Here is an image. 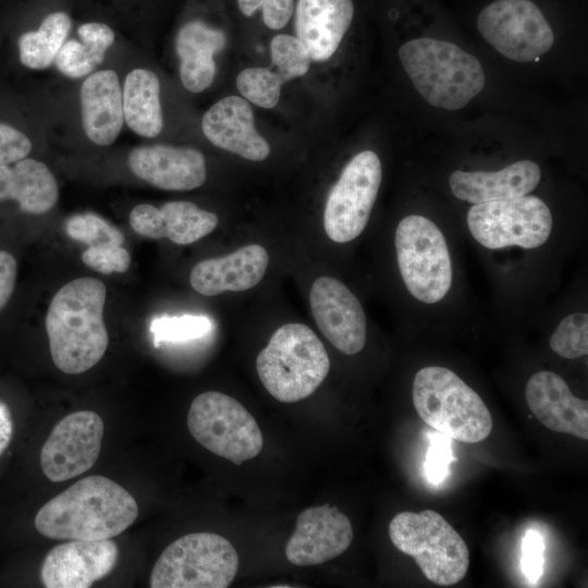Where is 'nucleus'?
I'll use <instances>...</instances> for the list:
<instances>
[{
  "label": "nucleus",
  "instance_id": "obj_1",
  "mask_svg": "<svg viewBox=\"0 0 588 588\" xmlns=\"http://www.w3.org/2000/svg\"><path fill=\"white\" fill-rule=\"evenodd\" d=\"M132 494L103 476L85 477L48 501L35 517L44 537L56 540L110 539L137 518Z\"/></svg>",
  "mask_w": 588,
  "mask_h": 588
},
{
  "label": "nucleus",
  "instance_id": "obj_2",
  "mask_svg": "<svg viewBox=\"0 0 588 588\" xmlns=\"http://www.w3.org/2000/svg\"><path fill=\"white\" fill-rule=\"evenodd\" d=\"M107 289L98 279L84 277L63 285L46 315V332L53 364L61 371L78 375L105 355L109 335L103 322Z\"/></svg>",
  "mask_w": 588,
  "mask_h": 588
},
{
  "label": "nucleus",
  "instance_id": "obj_3",
  "mask_svg": "<svg viewBox=\"0 0 588 588\" xmlns=\"http://www.w3.org/2000/svg\"><path fill=\"white\" fill-rule=\"evenodd\" d=\"M399 56L416 90L431 106L462 109L485 86L480 62L453 42L417 38L402 45Z\"/></svg>",
  "mask_w": 588,
  "mask_h": 588
},
{
  "label": "nucleus",
  "instance_id": "obj_4",
  "mask_svg": "<svg viewBox=\"0 0 588 588\" xmlns=\"http://www.w3.org/2000/svg\"><path fill=\"white\" fill-rule=\"evenodd\" d=\"M266 390L283 403L311 395L330 370L326 347L306 324L291 322L278 328L256 358Z\"/></svg>",
  "mask_w": 588,
  "mask_h": 588
},
{
  "label": "nucleus",
  "instance_id": "obj_5",
  "mask_svg": "<svg viewBox=\"0 0 588 588\" xmlns=\"http://www.w3.org/2000/svg\"><path fill=\"white\" fill-rule=\"evenodd\" d=\"M412 396L418 416L443 436L477 443L492 431V417L482 399L449 368L427 366L418 370Z\"/></svg>",
  "mask_w": 588,
  "mask_h": 588
},
{
  "label": "nucleus",
  "instance_id": "obj_6",
  "mask_svg": "<svg viewBox=\"0 0 588 588\" xmlns=\"http://www.w3.org/2000/svg\"><path fill=\"white\" fill-rule=\"evenodd\" d=\"M389 536L395 548L413 558L433 584H457L468 571L466 542L436 511L396 514L389 524Z\"/></svg>",
  "mask_w": 588,
  "mask_h": 588
},
{
  "label": "nucleus",
  "instance_id": "obj_7",
  "mask_svg": "<svg viewBox=\"0 0 588 588\" xmlns=\"http://www.w3.org/2000/svg\"><path fill=\"white\" fill-rule=\"evenodd\" d=\"M238 569L231 542L213 532L187 534L170 543L155 563L151 588H226Z\"/></svg>",
  "mask_w": 588,
  "mask_h": 588
},
{
  "label": "nucleus",
  "instance_id": "obj_8",
  "mask_svg": "<svg viewBox=\"0 0 588 588\" xmlns=\"http://www.w3.org/2000/svg\"><path fill=\"white\" fill-rule=\"evenodd\" d=\"M399 269L408 292L418 301H441L452 284V262L445 238L429 219L411 215L395 231Z\"/></svg>",
  "mask_w": 588,
  "mask_h": 588
},
{
  "label": "nucleus",
  "instance_id": "obj_9",
  "mask_svg": "<svg viewBox=\"0 0 588 588\" xmlns=\"http://www.w3.org/2000/svg\"><path fill=\"white\" fill-rule=\"evenodd\" d=\"M186 421L199 444L235 465L254 458L262 449L264 439L255 418L224 393L207 391L197 395Z\"/></svg>",
  "mask_w": 588,
  "mask_h": 588
},
{
  "label": "nucleus",
  "instance_id": "obj_10",
  "mask_svg": "<svg viewBox=\"0 0 588 588\" xmlns=\"http://www.w3.org/2000/svg\"><path fill=\"white\" fill-rule=\"evenodd\" d=\"M467 224L473 237L486 248H536L550 236L552 215L542 199L523 195L474 205Z\"/></svg>",
  "mask_w": 588,
  "mask_h": 588
},
{
  "label": "nucleus",
  "instance_id": "obj_11",
  "mask_svg": "<svg viewBox=\"0 0 588 588\" xmlns=\"http://www.w3.org/2000/svg\"><path fill=\"white\" fill-rule=\"evenodd\" d=\"M381 180V161L375 151L364 150L348 161L327 198L323 228L329 238L346 243L364 231Z\"/></svg>",
  "mask_w": 588,
  "mask_h": 588
},
{
  "label": "nucleus",
  "instance_id": "obj_12",
  "mask_svg": "<svg viewBox=\"0 0 588 588\" xmlns=\"http://www.w3.org/2000/svg\"><path fill=\"white\" fill-rule=\"evenodd\" d=\"M482 37L501 54L531 62L548 52L554 35L540 9L530 0H495L477 20Z\"/></svg>",
  "mask_w": 588,
  "mask_h": 588
},
{
  "label": "nucleus",
  "instance_id": "obj_13",
  "mask_svg": "<svg viewBox=\"0 0 588 588\" xmlns=\"http://www.w3.org/2000/svg\"><path fill=\"white\" fill-rule=\"evenodd\" d=\"M103 421L91 411L63 417L41 448L39 463L52 482L75 478L97 462L103 437Z\"/></svg>",
  "mask_w": 588,
  "mask_h": 588
},
{
  "label": "nucleus",
  "instance_id": "obj_14",
  "mask_svg": "<svg viewBox=\"0 0 588 588\" xmlns=\"http://www.w3.org/2000/svg\"><path fill=\"white\" fill-rule=\"evenodd\" d=\"M314 319L326 339L346 355L359 353L366 344V316L358 298L331 277L315 280L309 294Z\"/></svg>",
  "mask_w": 588,
  "mask_h": 588
},
{
  "label": "nucleus",
  "instance_id": "obj_15",
  "mask_svg": "<svg viewBox=\"0 0 588 588\" xmlns=\"http://www.w3.org/2000/svg\"><path fill=\"white\" fill-rule=\"evenodd\" d=\"M353 538L351 520L338 507H308L296 519L285 556L296 566L319 565L346 551Z\"/></svg>",
  "mask_w": 588,
  "mask_h": 588
},
{
  "label": "nucleus",
  "instance_id": "obj_16",
  "mask_svg": "<svg viewBox=\"0 0 588 588\" xmlns=\"http://www.w3.org/2000/svg\"><path fill=\"white\" fill-rule=\"evenodd\" d=\"M118 560L119 548L112 540H72L48 552L40 579L47 588H87L108 576Z\"/></svg>",
  "mask_w": 588,
  "mask_h": 588
},
{
  "label": "nucleus",
  "instance_id": "obj_17",
  "mask_svg": "<svg viewBox=\"0 0 588 588\" xmlns=\"http://www.w3.org/2000/svg\"><path fill=\"white\" fill-rule=\"evenodd\" d=\"M127 163L134 175L164 191H191L207 176L204 155L191 147L149 145L134 148Z\"/></svg>",
  "mask_w": 588,
  "mask_h": 588
},
{
  "label": "nucleus",
  "instance_id": "obj_18",
  "mask_svg": "<svg viewBox=\"0 0 588 588\" xmlns=\"http://www.w3.org/2000/svg\"><path fill=\"white\" fill-rule=\"evenodd\" d=\"M525 397L531 413L548 429L588 439V402L575 396L555 372L541 370L532 375Z\"/></svg>",
  "mask_w": 588,
  "mask_h": 588
},
{
  "label": "nucleus",
  "instance_id": "obj_19",
  "mask_svg": "<svg viewBox=\"0 0 588 588\" xmlns=\"http://www.w3.org/2000/svg\"><path fill=\"white\" fill-rule=\"evenodd\" d=\"M201 128L216 147L252 161L265 160L270 154L268 142L257 132L249 103L229 96L211 106L203 117Z\"/></svg>",
  "mask_w": 588,
  "mask_h": 588
},
{
  "label": "nucleus",
  "instance_id": "obj_20",
  "mask_svg": "<svg viewBox=\"0 0 588 588\" xmlns=\"http://www.w3.org/2000/svg\"><path fill=\"white\" fill-rule=\"evenodd\" d=\"M268 264L266 248L249 244L229 255L199 261L189 273V283L204 296L246 291L261 281Z\"/></svg>",
  "mask_w": 588,
  "mask_h": 588
},
{
  "label": "nucleus",
  "instance_id": "obj_21",
  "mask_svg": "<svg viewBox=\"0 0 588 588\" xmlns=\"http://www.w3.org/2000/svg\"><path fill=\"white\" fill-rule=\"evenodd\" d=\"M354 15L352 0H298L297 38L313 61L330 59L339 48Z\"/></svg>",
  "mask_w": 588,
  "mask_h": 588
},
{
  "label": "nucleus",
  "instance_id": "obj_22",
  "mask_svg": "<svg viewBox=\"0 0 588 588\" xmlns=\"http://www.w3.org/2000/svg\"><path fill=\"white\" fill-rule=\"evenodd\" d=\"M83 130L90 142L109 146L119 136L123 122L122 88L113 70L87 76L81 86Z\"/></svg>",
  "mask_w": 588,
  "mask_h": 588
},
{
  "label": "nucleus",
  "instance_id": "obj_23",
  "mask_svg": "<svg viewBox=\"0 0 588 588\" xmlns=\"http://www.w3.org/2000/svg\"><path fill=\"white\" fill-rule=\"evenodd\" d=\"M541 170L531 160H519L494 171H454L450 176L453 195L477 205L529 194L539 184Z\"/></svg>",
  "mask_w": 588,
  "mask_h": 588
},
{
  "label": "nucleus",
  "instance_id": "obj_24",
  "mask_svg": "<svg viewBox=\"0 0 588 588\" xmlns=\"http://www.w3.org/2000/svg\"><path fill=\"white\" fill-rule=\"evenodd\" d=\"M225 35L201 21L184 24L175 38L180 59V77L183 86L192 93H200L211 86L216 75L215 54L225 46Z\"/></svg>",
  "mask_w": 588,
  "mask_h": 588
},
{
  "label": "nucleus",
  "instance_id": "obj_25",
  "mask_svg": "<svg viewBox=\"0 0 588 588\" xmlns=\"http://www.w3.org/2000/svg\"><path fill=\"white\" fill-rule=\"evenodd\" d=\"M58 183L41 161L24 158L0 166V201L15 200L22 211L41 215L58 201Z\"/></svg>",
  "mask_w": 588,
  "mask_h": 588
},
{
  "label": "nucleus",
  "instance_id": "obj_26",
  "mask_svg": "<svg viewBox=\"0 0 588 588\" xmlns=\"http://www.w3.org/2000/svg\"><path fill=\"white\" fill-rule=\"evenodd\" d=\"M123 117L137 135L151 138L163 128L160 103V81L147 69H134L125 77L122 88Z\"/></svg>",
  "mask_w": 588,
  "mask_h": 588
},
{
  "label": "nucleus",
  "instance_id": "obj_27",
  "mask_svg": "<svg viewBox=\"0 0 588 588\" xmlns=\"http://www.w3.org/2000/svg\"><path fill=\"white\" fill-rule=\"evenodd\" d=\"M72 21L64 12L47 15L37 30L26 32L19 38L21 63L32 70H45L56 60L65 42Z\"/></svg>",
  "mask_w": 588,
  "mask_h": 588
},
{
  "label": "nucleus",
  "instance_id": "obj_28",
  "mask_svg": "<svg viewBox=\"0 0 588 588\" xmlns=\"http://www.w3.org/2000/svg\"><path fill=\"white\" fill-rule=\"evenodd\" d=\"M163 237L179 245L192 244L213 231L216 213L200 209L185 200H173L160 208Z\"/></svg>",
  "mask_w": 588,
  "mask_h": 588
},
{
  "label": "nucleus",
  "instance_id": "obj_29",
  "mask_svg": "<svg viewBox=\"0 0 588 588\" xmlns=\"http://www.w3.org/2000/svg\"><path fill=\"white\" fill-rule=\"evenodd\" d=\"M271 65L283 82L305 75L310 68V56L294 36L279 34L270 42Z\"/></svg>",
  "mask_w": 588,
  "mask_h": 588
},
{
  "label": "nucleus",
  "instance_id": "obj_30",
  "mask_svg": "<svg viewBox=\"0 0 588 588\" xmlns=\"http://www.w3.org/2000/svg\"><path fill=\"white\" fill-rule=\"evenodd\" d=\"M213 323L204 315L161 316L150 323L154 343L187 342L206 336L211 332Z\"/></svg>",
  "mask_w": 588,
  "mask_h": 588
},
{
  "label": "nucleus",
  "instance_id": "obj_31",
  "mask_svg": "<svg viewBox=\"0 0 588 588\" xmlns=\"http://www.w3.org/2000/svg\"><path fill=\"white\" fill-rule=\"evenodd\" d=\"M283 83L270 68H247L236 77L240 94L252 103L266 109L277 106Z\"/></svg>",
  "mask_w": 588,
  "mask_h": 588
},
{
  "label": "nucleus",
  "instance_id": "obj_32",
  "mask_svg": "<svg viewBox=\"0 0 588 588\" xmlns=\"http://www.w3.org/2000/svg\"><path fill=\"white\" fill-rule=\"evenodd\" d=\"M65 232L74 241L88 246L100 244L123 245V233L113 224L93 212L71 216L65 222Z\"/></svg>",
  "mask_w": 588,
  "mask_h": 588
},
{
  "label": "nucleus",
  "instance_id": "obj_33",
  "mask_svg": "<svg viewBox=\"0 0 588 588\" xmlns=\"http://www.w3.org/2000/svg\"><path fill=\"white\" fill-rule=\"evenodd\" d=\"M549 344L554 353L567 359L587 355L588 315L574 313L565 317L552 333Z\"/></svg>",
  "mask_w": 588,
  "mask_h": 588
},
{
  "label": "nucleus",
  "instance_id": "obj_34",
  "mask_svg": "<svg viewBox=\"0 0 588 588\" xmlns=\"http://www.w3.org/2000/svg\"><path fill=\"white\" fill-rule=\"evenodd\" d=\"M54 61L58 70L63 75L71 78H81L91 73L103 60L83 42L70 39L60 48Z\"/></svg>",
  "mask_w": 588,
  "mask_h": 588
},
{
  "label": "nucleus",
  "instance_id": "obj_35",
  "mask_svg": "<svg viewBox=\"0 0 588 588\" xmlns=\"http://www.w3.org/2000/svg\"><path fill=\"white\" fill-rule=\"evenodd\" d=\"M82 260L99 273H123L131 265V255L122 245L100 244L89 246L82 254Z\"/></svg>",
  "mask_w": 588,
  "mask_h": 588
},
{
  "label": "nucleus",
  "instance_id": "obj_36",
  "mask_svg": "<svg viewBox=\"0 0 588 588\" xmlns=\"http://www.w3.org/2000/svg\"><path fill=\"white\" fill-rule=\"evenodd\" d=\"M30 139L14 126L0 122V166L26 158L32 151Z\"/></svg>",
  "mask_w": 588,
  "mask_h": 588
},
{
  "label": "nucleus",
  "instance_id": "obj_37",
  "mask_svg": "<svg viewBox=\"0 0 588 588\" xmlns=\"http://www.w3.org/2000/svg\"><path fill=\"white\" fill-rule=\"evenodd\" d=\"M131 228L145 237L162 238L160 209L149 204L135 206L128 217Z\"/></svg>",
  "mask_w": 588,
  "mask_h": 588
},
{
  "label": "nucleus",
  "instance_id": "obj_38",
  "mask_svg": "<svg viewBox=\"0 0 588 588\" xmlns=\"http://www.w3.org/2000/svg\"><path fill=\"white\" fill-rule=\"evenodd\" d=\"M431 444L426 457V475L432 483L441 481L448 471V466L452 460L450 442L440 437L432 434Z\"/></svg>",
  "mask_w": 588,
  "mask_h": 588
},
{
  "label": "nucleus",
  "instance_id": "obj_39",
  "mask_svg": "<svg viewBox=\"0 0 588 588\" xmlns=\"http://www.w3.org/2000/svg\"><path fill=\"white\" fill-rule=\"evenodd\" d=\"M543 540L536 530H528L523 540L522 569L526 577L536 583L542 574Z\"/></svg>",
  "mask_w": 588,
  "mask_h": 588
},
{
  "label": "nucleus",
  "instance_id": "obj_40",
  "mask_svg": "<svg viewBox=\"0 0 588 588\" xmlns=\"http://www.w3.org/2000/svg\"><path fill=\"white\" fill-rule=\"evenodd\" d=\"M77 33L83 44L101 60L114 41L113 30L99 22L85 23L78 27Z\"/></svg>",
  "mask_w": 588,
  "mask_h": 588
},
{
  "label": "nucleus",
  "instance_id": "obj_41",
  "mask_svg": "<svg viewBox=\"0 0 588 588\" xmlns=\"http://www.w3.org/2000/svg\"><path fill=\"white\" fill-rule=\"evenodd\" d=\"M262 19L265 24L271 29H281L292 16L293 0H264Z\"/></svg>",
  "mask_w": 588,
  "mask_h": 588
},
{
  "label": "nucleus",
  "instance_id": "obj_42",
  "mask_svg": "<svg viewBox=\"0 0 588 588\" xmlns=\"http://www.w3.org/2000/svg\"><path fill=\"white\" fill-rule=\"evenodd\" d=\"M17 262L14 256L0 250V310L9 302L15 286Z\"/></svg>",
  "mask_w": 588,
  "mask_h": 588
},
{
  "label": "nucleus",
  "instance_id": "obj_43",
  "mask_svg": "<svg viewBox=\"0 0 588 588\" xmlns=\"http://www.w3.org/2000/svg\"><path fill=\"white\" fill-rule=\"evenodd\" d=\"M13 419L8 405L0 400V456L9 446L13 437Z\"/></svg>",
  "mask_w": 588,
  "mask_h": 588
},
{
  "label": "nucleus",
  "instance_id": "obj_44",
  "mask_svg": "<svg viewBox=\"0 0 588 588\" xmlns=\"http://www.w3.org/2000/svg\"><path fill=\"white\" fill-rule=\"evenodd\" d=\"M264 0H237L238 8L245 16H252L261 5Z\"/></svg>",
  "mask_w": 588,
  "mask_h": 588
}]
</instances>
